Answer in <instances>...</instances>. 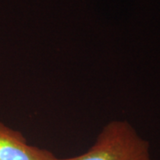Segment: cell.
I'll return each instance as SVG.
<instances>
[{
  "instance_id": "1",
  "label": "cell",
  "mask_w": 160,
  "mask_h": 160,
  "mask_svg": "<svg viewBox=\"0 0 160 160\" xmlns=\"http://www.w3.org/2000/svg\"><path fill=\"white\" fill-rule=\"evenodd\" d=\"M56 160H150L149 143L126 121L108 123L84 154Z\"/></svg>"
},
{
  "instance_id": "2",
  "label": "cell",
  "mask_w": 160,
  "mask_h": 160,
  "mask_svg": "<svg viewBox=\"0 0 160 160\" xmlns=\"http://www.w3.org/2000/svg\"><path fill=\"white\" fill-rule=\"evenodd\" d=\"M54 154L27 142L21 132L0 121V160H56Z\"/></svg>"
}]
</instances>
